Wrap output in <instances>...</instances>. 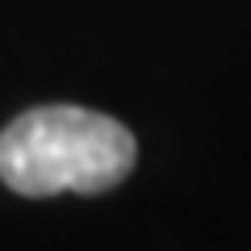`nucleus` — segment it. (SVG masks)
Returning <instances> with one entry per match:
<instances>
[{"instance_id":"f257e3e1","label":"nucleus","mask_w":251,"mask_h":251,"mask_svg":"<svg viewBox=\"0 0 251 251\" xmlns=\"http://www.w3.org/2000/svg\"><path fill=\"white\" fill-rule=\"evenodd\" d=\"M138 159V143L117 117L80 105H42L0 130V180L21 197L109 193Z\"/></svg>"}]
</instances>
